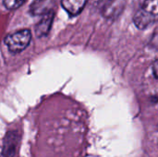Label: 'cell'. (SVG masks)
Segmentation results:
<instances>
[{
	"mask_svg": "<svg viewBox=\"0 0 158 157\" xmlns=\"http://www.w3.org/2000/svg\"><path fill=\"white\" fill-rule=\"evenodd\" d=\"M158 19V0H145L135 13L133 20L135 25L143 30L153 24Z\"/></svg>",
	"mask_w": 158,
	"mask_h": 157,
	"instance_id": "obj_1",
	"label": "cell"
},
{
	"mask_svg": "<svg viewBox=\"0 0 158 157\" xmlns=\"http://www.w3.org/2000/svg\"><path fill=\"white\" fill-rule=\"evenodd\" d=\"M31 33L30 30H20L7 35L5 38V43L11 53H20L25 50L30 44Z\"/></svg>",
	"mask_w": 158,
	"mask_h": 157,
	"instance_id": "obj_2",
	"label": "cell"
},
{
	"mask_svg": "<svg viewBox=\"0 0 158 157\" xmlns=\"http://www.w3.org/2000/svg\"><path fill=\"white\" fill-rule=\"evenodd\" d=\"M19 137L16 131H8L3 143L2 155L4 157H14L19 144Z\"/></svg>",
	"mask_w": 158,
	"mask_h": 157,
	"instance_id": "obj_3",
	"label": "cell"
},
{
	"mask_svg": "<svg viewBox=\"0 0 158 157\" xmlns=\"http://www.w3.org/2000/svg\"><path fill=\"white\" fill-rule=\"evenodd\" d=\"M56 4V0H34L30 7L31 14L44 15L50 11H53V6Z\"/></svg>",
	"mask_w": 158,
	"mask_h": 157,
	"instance_id": "obj_4",
	"label": "cell"
},
{
	"mask_svg": "<svg viewBox=\"0 0 158 157\" xmlns=\"http://www.w3.org/2000/svg\"><path fill=\"white\" fill-rule=\"evenodd\" d=\"M54 15H55L54 11H50V12L43 15V18L36 24V27H35V32L38 37L45 36L49 32L51 25L53 23Z\"/></svg>",
	"mask_w": 158,
	"mask_h": 157,
	"instance_id": "obj_5",
	"label": "cell"
},
{
	"mask_svg": "<svg viewBox=\"0 0 158 157\" xmlns=\"http://www.w3.org/2000/svg\"><path fill=\"white\" fill-rule=\"evenodd\" d=\"M87 1L88 0H61V6L70 16H76L81 12Z\"/></svg>",
	"mask_w": 158,
	"mask_h": 157,
	"instance_id": "obj_6",
	"label": "cell"
},
{
	"mask_svg": "<svg viewBox=\"0 0 158 157\" xmlns=\"http://www.w3.org/2000/svg\"><path fill=\"white\" fill-rule=\"evenodd\" d=\"M27 0H4V6L7 9H17Z\"/></svg>",
	"mask_w": 158,
	"mask_h": 157,
	"instance_id": "obj_7",
	"label": "cell"
},
{
	"mask_svg": "<svg viewBox=\"0 0 158 157\" xmlns=\"http://www.w3.org/2000/svg\"><path fill=\"white\" fill-rule=\"evenodd\" d=\"M153 72H154L155 77L158 79V60L156 61L153 65Z\"/></svg>",
	"mask_w": 158,
	"mask_h": 157,
	"instance_id": "obj_8",
	"label": "cell"
}]
</instances>
